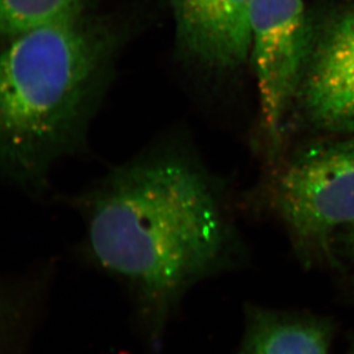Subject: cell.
Wrapping results in <instances>:
<instances>
[{"label":"cell","instance_id":"cell-5","mask_svg":"<svg viewBox=\"0 0 354 354\" xmlns=\"http://www.w3.org/2000/svg\"><path fill=\"white\" fill-rule=\"evenodd\" d=\"M292 113L313 129L354 136V5L313 20Z\"/></svg>","mask_w":354,"mask_h":354},{"label":"cell","instance_id":"cell-6","mask_svg":"<svg viewBox=\"0 0 354 354\" xmlns=\"http://www.w3.org/2000/svg\"><path fill=\"white\" fill-rule=\"evenodd\" d=\"M180 48L198 65L234 72L250 60L253 0H169Z\"/></svg>","mask_w":354,"mask_h":354},{"label":"cell","instance_id":"cell-7","mask_svg":"<svg viewBox=\"0 0 354 354\" xmlns=\"http://www.w3.org/2000/svg\"><path fill=\"white\" fill-rule=\"evenodd\" d=\"M331 337L324 317L251 306L239 354H328Z\"/></svg>","mask_w":354,"mask_h":354},{"label":"cell","instance_id":"cell-8","mask_svg":"<svg viewBox=\"0 0 354 354\" xmlns=\"http://www.w3.org/2000/svg\"><path fill=\"white\" fill-rule=\"evenodd\" d=\"M86 0H0V36L26 31L81 14Z\"/></svg>","mask_w":354,"mask_h":354},{"label":"cell","instance_id":"cell-3","mask_svg":"<svg viewBox=\"0 0 354 354\" xmlns=\"http://www.w3.org/2000/svg\"><path fill=\"white\" fill-rule=\"evenodd\" d=\"M272 201L300 259L333 261L336 232L354 227V137L297 152L276 177Z\"/></svg>","mask_w":354,"mask_h":354},{"label":"cell","instance_id":"cell-9","mask_svg":"<svg viewBox=\"0 0 354 354\" xmlns=\"http://www.w3.org/2000/svg\"><path fill=\"white\" fill-rule=\"evenodd\" d=\"M348 232L345 234V236H339V239H342V243H343V245H344L346 257H348L350 261H351L354 272V227L353 228L348 229Z\"/></svg>","mask_w":354,"mask_h":354},{"label":"cell","instance_id":"cell-10","mask_svg":"<svg viewBox=\"0 0 354 354\" xmlns=\"http://www.w3.org/2000/svg\"><path fill=\"white\" fill-rule=\"evenodd\" d=\"M352 354H354V353H352Z\"/></svg>","mask_w":354,"mask_h":354},{"label":"cell","instance_id":"cell-1","mask_svg":"<svg viewBox=\"0 0 354 354\" xmlns=\"http://www.w3.org/2000/svg\"><path fill=\"white\" fill-rule=\"evenodd\" d=\"M86 204L95 259L133 286L156 336L180 297L232 250V225L215 184L176 154L118 168Z\"/></svg>","mask_w":354,"mask_h":354},{"label":"cell","instance_id":"cell-4","mask_svg":"<svg viewBox=\"0 0 354 354\" xmlns=\"http://www.w3.org/2000/svg\"><path fill=\"white\" fill-rule=\"evenodd\" d=\"M250 28L261 128L269 153L279 154L310 50L313 19L304 0H253Z\"/></svg>","mask_w":354,"mask_h":354},{"label":"cell","instance_id":"cell-2","mask_svg":"<svg viewBox=\"0 0 354 354\" xmlns=\"http://www.w3.org/2000/svg\"><path fill=\"white\" fill-rule=\"evenodd\" d=\"M116 48L81 14L26 31L0 53V173L39 185L77 149Z\"/></svg>","mask_w":354,"mask_h":354}]
</instances>
